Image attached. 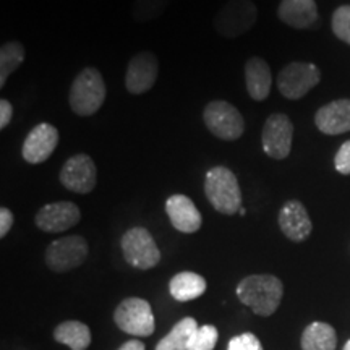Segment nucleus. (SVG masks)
Segmentation results:
<instances>
[{
	"label": "nucleus",
	"mask_w": 350,
	"mask_h": 350,
	"mask_svg": "<svg viewBox=\"0 0 350 350\" xmlns=\"http://www.w3.org/2000/svg\"><path fill=\"white\" fill-rule=\"evenodd\" d=\"M284 286L273 274H252L237 286V297L243 305L260 317H271L281 305Z\"/></svg>",
	"instance_id": "obj_1"
},
{
	"label": "nucleus",
	"mask_w": 350,
	"mask_h": 350,
	"mask_svg": "<svg viewBox=\"0 0 350 350\" xmlns=\"http://www.w3.org/2000/svg\"><path fill=\"white\" fill-rule=\"evenodd\" d=\"M107 86L103 73L94 67H86L78 73L68 91V104L78 117H91L104 106Z\"/></svg>",
	"instance_id": "obj_2"
},
{
	"label": "nucleus",
	"mask_w": 350,
	"mask_h": 350,
	"mask_svg": "<svg viewBox=\"0 0 350 350\" xmlns=\"http://www.w3.org/2000/svg\"><path fill=\"white\" fill-rule=\"evenodd\" d=\"M204 195L209 204L224 216H234L242 208V190L235 174L226 165H214L204 177Z\"/></svg>",
	"instance_id": "obj_3"
},
{
	"label": "nucleus",
	"mask_w": 350,
	"mask_h": 350,
	"mask_svg": "<svg viewBox=\"0 0 350 350\" xmlns=\"http://www.w3.org/2000/svg\"><path fill=\"white\" fill-rule=\"evenodd\" d=\"M258 20L253 0H227L214 16V29L221 38L237 39L247 34Z\"/></svg>",
	"instance_id": "obj_4"
},
{
	"label": "nucleus",
	"mask_w": 350,
	"mask_h": 350,
	"mask_svg": "<svg viewBox=\"0 0 350 350\" xmlns=\"http://www.w3.org/2000/svg\"><path fill=\"white\" fill-rule=\"evenodd\" d=\"M203 122L209 133L222 142H235L245 133L242 112L224 99H214L204 106Z\"/></svg>",
	"instance_id": "obj_5"
},
{
	"label": "nucleus",
	"mask_w": 350,
	"mask_h": 350,
	"mask_svg": "<svg viewBox=\"0 0 350 350\" xmlns=\"http://www.w3.org/2000/svg\"><path fill=\"white\" fill-rule=\"evenodd\" d=\"M125 261L133 268L146 271L154 268L161 261V250L156 240L144 227H131L120 240Z\"/></svg>",
	"instance_id": "obj_6"
},
{
	"label": "nucleus",
	"mask_w": 350,
	"mask_h": 350,
	"mask_svg": "<svg viewBox=\"0 0 350 350\" xmlns=\"http://www.w3.org/2000/svg\"><path fill=\"white\" fill-rule=\"evenodd\" d=\"M113 321L120 331L131 336H151L156 329L154 314L150 301L139 297H129L113 312Z\"/></svg>",
	"instance_id": "obj_7"
},
{
	"label": "nucleus",
	"mask_w": 350,
	"mask_h": 350,
	"mask_svg": "<svg viewBox=\"0 0 350 350\" xmlns=\"http://www.w3.org/2000/svg\"><path fill=\"white\" fill-rule=\"evenodd\" d=\"M321 81V72L312 62H291L278 75V90L286 99L305 98Z\"/></svg>",
	"instance_id": "obj_8"
},
{
	"label": "nucleus",
	"mask_w": 350,
	"mask_h": 350,
	"mask_svg": "<svg viewBox=\"0 0 350 350\" xmlns=\"http://www.w3.org/2000/svg\"><path fill=\"white\" fill-rule=\"evenodd\" d=\"M90 247L81 235H67L57 239L47 247L44 261L54 273H67L86 261Z\"/></svg>",
	"instance_id": "obj_9"
},
{
	"label": "nucleus",
	"mask_w": 350,
	"mask_h": 350,
	"mask_svg": "<svg viewBox=\"0 0 350 350\" xmlns=\"http://www.w3.org/2000/svg\"><path fill=\"white\" fill-rule=\"evenodd\" d=\"M292 142H294V124L287 113H271L261 130L262 151L273 159L282 161L291 154Z\"/></svg>",
	"instance_id": "obj_10"
},
{
	"label": "nucleus",
	"mask_w": 350,
	"mask_h": 350,
	"mask_svg": "<svg viewBox=\"0 0 350 350\" xmlns=\"http://www.w3.org/2000/svg\"><path fill=\"white\" fill-rule=\"evenodd\" d=\"M59 180L68 191L78 195H88L98 183V167L91 156L80 152L65 161L59 174Z\"/></svg>",
	"instance_id": "obj_11"
},
{
	"label": "nucleus",
	"mask_w": 350,
	"mask_h": 350,
	"mask_svg": "<svg viewBox=\"0 0 350 350\" xmlns=\"http://www.w3.org/2000/svg\"><path fill=\"white\" fill-rule=\"evenodd\" d=\"M59 142V130L52 124L41 122V124L33 126L26 135L25 142L21 144V156L28 164H42L54 154Z\"/></svg>",
	"instance_id": "obj_12"
},
{
	"label": "nucleus",
	"mask_w": 350,
	"mask_h": 350,
	"mask_svg": "<svg viewBox=\"0 0 350 350\" xmlns=\"http://www.w3.org/2000/svg\"><path fill=\"white\" fill-rule=\"evenodd\" d=\"M159 77V59L150 51L133 55L126 65L125 88L130 94H144L156 85Z\"/></svg>",
	"instance_id": "obj_13"
},
{
	"label": "nucleus",
	"mask_w": 350,
	"mask_h": 350,
	"mask_svg": "<svg viewBox=\"0 0 350 350\" xmlns=\"http://www.w3.org/2000/svg\"><path fill=\"white\" fill-rule=\"evenodd\" d=\"M81 219V211L72 201H54L39 209L34 217L38 229L47 234H59L75 227Z\"/></svg>",
	"instance_id": "obj_14"
},
{
	"label": "nucleus",
	"mask_w": 350,
	"mask_h": 350,
	"mask_svg": "<svg viewBox=\"0 0 350 350\" xmlns=\"http://www.w3.org/2000/svg\"><path fill=\"white\" fill-rule=\"evenodd\" d=\"M278 222L282 234L292 242H305L312 235V219H310L306 208L297 200H288L284 203L279 211Z\"/></svg>",
	"instance_id": "obj_15"
},
{
	"label": "nucleus",
	"mask_w": 350,
	"mask_h": 350,
	"mask_svg": "<svg viewBox=\"0 0 350 350\" xmlns=\"http://www.w3.org/2000/svg\"><path fill=\"white\" fill-rule=\"evenodd\" d=\"M165 213L170 219V224L182 234H195L203 224L201 213L187 195L175 193L169 196L165 201Z\"/></svg>",
	"instance_id": "obj_16"
},
{
	"label": "nucleus",
	"mask_w": 350,
	"mask_h": 350,
	"mask_svg": "<svg viewBox=\"0 0 350 350\" xmlns=\"http://www.w3.org/2000/svg\"><path fill=\"white\" fill-rule=\"evenodd\" d=\"M314 125L325 135H342L350 131V99H336L319 107L314 113Z\"/></svg>",
	"instance_id": "obj_17"
},
{
	"label": "nucleus",
	"mask_w": 350,
	"mask_h": 350,
	"mask_svg": "<svg viewBox=\"0 0 350 350\" xmlns=\"http://www.w3.org/2000/svg\"><path fill=\"white\" fill-rule=\"evenodd\" d=\"M278 18L295 29H310L319 23L318 7L314 0H281Z\"/></svg>",
	"instance_id": "obj_18"
},
{
	"label": "nucleus",
	"mask_w": 350,
	"mask_h": 350,
	"mask_svg": "<svg viewBox=\"0 0 350 350\" xmlns=\"http://www.w3.org/2000/svg\"><path fill=\"white\" fill-rule=\"evenodd\" d=\"M245 86L253 100H266L273 86V73L269 64L261 57H250L245 64Z\"/></svg>",
	"instance_id": "obj_19"
},
{
	"label": "nucleus",
	"mask_w": 350,
	"mask_h": 350,
	"mask_svg": "<svg viewBox=\"0 0 350 350\" xmlns=\"http://www.w3.org/2000/svg\"><path fill=\"white\" fill-rule=\"evenodd\" d=\"M169 291L177 301L195 300L206 292V279L191 271H182L170 279Z\"/></svg>",
	"instance_id": "obj_20"
},
{
	"label": "nucleus",
	"mask_w": 350,
	"mask_h": 350,
	"mask_svg": "<svg viewBox=\"0 0 350 350\" xmlns=\"http://www.w3.org/2000/svg\"><path fill=\"white\" fill-rule=\"evenodd\" d=\"M338 336L327 323L314 321L301 334V350H336Z\"/></svg>",
	"instance_id": "obj_21"
},
{
	"label": "nucleus",
	"mask_w": 350,
	"mask_h": 350,
	"mask_svg": "<svg viewBox=\"0 0 350 350\" xmlns=\"http://www.w3.org/2000/svg\"><path fill=\"white\" fill-rule=\"evenodd\" d=\"M54 339L72 350H86L91 344V331L81 321H65L55 327Z\"/></svg>",
	"instance_id": "obj_22"
},
{
	"label": "nucleus",
	"mask_w": 350,
	"mask_h": 350,
	"mask_svg": "<svg viewBox=\"0 0 350 350\" xmlns=\"http://www.w3.org/2000/svg\"><path fill=\"white\" fill-rule=\"evenodd\" d=\"M198 327L195 318L187 317L180 319L169 334L157 342L156 350H188V344Z\"/></svg>",
	"instance_id": "obj_23"
},
{
	"label": "nucleus",
	"mask_w": 350,
	"mask_h": 350,
	"mask_svg": "<svg viewBox=\"0 0 350 350\" xmlns=\"http://www.w3.org/2000/svg\"><path fill=\"white\" fill-rule=\"evenodd\" d=\"M26 51L20 41H8L0 47V90L7 85V80L25 62Z\"/></svg>",
	"instance_id": "obj_24"
},
{
	"label": "nucleus",
	"mask_w": 350,
	"mask_h": 350,
	"mask_svg": "<svg viewBox=\"0 0 350 350\" xmlns=\"http://www.w3.org/2000/svg\"><path fill=\"white\" fill-rule=\"evenodd\" d=\"M172 0H135L131 5V18L137 23H150L163 16Z\"/></svg>",
	"instance_id": "obj_25"
},
{
	"label": "nucleus",
	"mask_w": 350,
	"mask_h": 350,
	"mask_svg": "<svg viewBox=\"0 0 350 350\" xmlns=\"http://www.w3.org/2000/svg\"><path fill=\"white\" fill-rule=\"evenodd\" d=\"M219 332L216 326L204 325L200 326L188 344V350H213L217 344Z\"/></svg>",
	"instance_id": "obj_26"
},
{
	"label": "nucleus",
	"mask_w": 350,
	"mask_h": 350,
	"mask_svg": "<svg viewBox=\"0 0 350 350\" xmlns=\"http://www.w3.org/2000/svg\"><path fill=\"white\" fill-rule=\"evenodd\" d=\"M331 28L336 38L350 46V5L336 8V12L332 13Z\"/></svg>",
	"instance_id": "obj_27"
},
{
	"label": "nucleus",
	"mask_w": 350,
	"mask_h": 350,
	"mask_svg": "<svg viewBox=\"0 0 350 350\" xmlns=\"http://www.w3.org/2000/svg\"><path fill=\"white\" fill-rule=\"evenodd\" d=\"M229 350H262V345L253 332H243L230 339Z\"/></svg>",
	"instance_id": "obj_28"
},
{
	"label": "nucleus",
	"mask_w": 350,
	"mask_h": 350,
	"mask_svg": "<svg viewBox=\"0 0 350 350\" xmlns=\"http://www.w3.org/2000/svg\"><path fill=\"white\" fill-rule=\"evenodd\" d=\"M334 167L339 174L350 175V139L340 144L339 151L336 152Z\"/></svg>",
	"instance_id": "obj_29"
},
{
	"label": "nucleus",
	"mask_w": 350,
	"mask_h": 350,
	"mask_svg": "<svg viewBox=\"0 0 350 350\" xmlns=\"http://www.w3.org/2000/svg\"><path fill=\"white\" fill-rule=\"evenodd\" d=\"M13 222H15V216L10 209L5 206L0 208V237H7V234L13 227Z\"/></svg>",
	"instance_id": "obj_30"
},
{
	"label": "nucleus",
	"mask_w": 350,
	"mask_h": 350,
	"mask_svg": "<svg viewBox=\"0 0 350 350\" xmlns=\"http://www.w3.org/2000/svg\"><path fill=\"white\" fill-rule=\"evenodd\" d=\"M13 117V106L10 100L0 99V130H5L10 125Z\"/></svg>",
	"instance_id": "obj_31"
},
{
	"label": "nucleus",
	"mask_w": 350,
	"mask_h": 350,
	"mask_svg": "<svg viewBox=\"0 0 350 350\" xmlns=\"http://www.w3.org/2000/svg\"><path fill=\"white\" fill-rule=\"evenodd\" d=\"M144 344L142 340H137V339H131V340H126V342L122 345L119 350H144Z\"/></svg>",
	"instance_id": "obj_32"
},
{
	"label": "nucleus",
	"mask_w": 350,
	"mask_h": 350,
	"mask_svg": "<svg viewBox=\"0 0 350 350\" xmlns=\"http://www.w3.org/2000/svg\"><path fill=\"white\" fill-rule=\"evenodd\" d=\"M344 350H350V339L347 340V342H345V345H344Z\"/></svg>",
	"instance_id": "obj_33"
},
{
	"label": "nucleus",
	"mask_w": 350,
	"mask_h": 350,
	"mask_svg": "<svg viewBox=\"0 0 350 350\" xmlns=\"http://www.w3.org/2000/svg\"><path fill=\"white\" fill-rule=\"evenodd\" d=\"M240 214H242V216H245V214H247V209L245 208H240V211H239Z\"/></svg>",
	"instance_id": "obj_34"
}]
</instances>
